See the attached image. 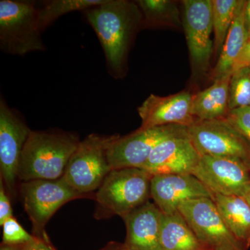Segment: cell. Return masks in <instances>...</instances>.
<instances>
[{
  "label": "cell",
  "instance_id": "obj_1",
  "mask_svg": "<svg viewBox=\"0 0 250 250\" xmlns=\"http://www.w3.org/2000/svg\"><path fill=\"white\" fill-rule=\"evenodd\" d=\"M83 13L103 47L108 73L121 78L126 70L131 41L143 25L139 6L126 0H104Z\"/></svg>",
  "mask_w": 250,
  "mask_h": 250
},
{
  "label": "cell",
  "instance_id": "obj_2",
  "mask_svg": "<svg viewBox=\"0 0 250 250\" xmlns=\"http://www.w3.org/2000/svg\"><path fill=\"white\" fill-rule=\"evenodd\" d=\"M80 142L75 132L31 130L20 161L18 180L24 182L62 178Z\"/></svg>",
  "mask_w": 250,
  "mask_h": 250
},
{
  "label": "cell",
  "instance_id": "obj_3",
  "mask_svg": "<svg viewBox=\"0 0 250 250\" xmlns=\"http://www.w3.org/2000/svg\"><path fill=\"white\" fill-rule=\"evenodd\" d=\"M152 177L138 167L112 170L94 194L95 218L104 220L116 215L124 218L149 202Z\"/></svg>",
  "mask_w": 250,
  "mask_h": 250
},
{
  "label": "cell",
  "instance_id": "obj_4",
  "mask_svg": "<svg viewBox=\"0 0 250 250\" xmlns=\"http://www.w3.org/2000/svg\"><path fill=\"white\" fill-rule=\"evenodd\" d=\"M41 34L36 1H0V49L3 52L24 57L33 52H44L46 46Z\"/></svg>",
  "mask_w": 250,
  "mask_h": 250
},
{
  "label": "cell",
  "instance_id": "obj_5",
  "mask_svg": "<svg viewBox=\"0 0 250 250\" xmlns=\"http://www.w3.org/2000/svg\"><path fill=\"white\" fill-rule=\"evenodd\" d=\"M119 135L90 134L81 141L62 178L73 190L93 197L111 171L107 152Z\"/></svg>",
  "mask_w": 250,
  "mask_h": 250
},
{
  "label": "cell",
  "instance_id": "obj_6",
  "mask_svg": "<svg viewBox=\"0 0 250 250\" xmlns=\"http://www.w3.org/2000/svg\"><path fill=\"white\" fill-rule=\"evenodd\" d=\"M20 192L32 225V234L39 237L47 236L45 226L61 207L72 200L86 197L73 190L62 177L21 182Z\"/></svg>",
  "mask_w": 250,
  "mask_h": 250
},
{
  "label": "cell",
  "instance_id": "obj_7",
  "mask_svg": "<svg viewBox=\"0 0 250 250\" xmlns=\"http://www.w3.org/2000/svg\"><path fill=\"white\" fill-rule=\"evenodd\" d=\"M187 131L201 155L237 161L250 170V143L225 118L197 121Z\"/></svg>",
  "mask_w": 250,
  "mask_h": 250
},
{
  "label": "cell",
  "instance_id": "obj_8",
  "mask_svg": "<svg viewBox=\"0 0 250 250\" xmlns=\"http://www.w3.org/2000/svg\"><path fill=\"white\" fill-rule=\"evenodd\" d=\"M31 129L20 113L0 98V179L10 197L17 194L20 161Z\"/></svg>",
  "mask_w": 250,
  "mask_h": 250
},
{
  "label": "cell",
  "instance_id": "obj_9",
  "mask_svg": "<svg viewBox=\"0 0 250 250\" xmlns=\"http://www.w3.org/2000/svg\"><path fill=\"white\" fill-rule=\"evenodd\" d=\"M178 210L205 249L246 250L230 232L211 197L188 200Z\"/></svg>",
  "mask_w": 250,
  "mask_h": 250
},
{
  "label": "cell",
  "instance_id": "obj_10",
  "mask_svg": "<svg viewBox=\"0 0 250 250\" xmlns=\"http://www.w3.org/2000/svg\"><path fill=\"white\" fill-rule=\"evenodd\" d=\"M187 128L181 125H166L149 129H138L125 136H118L108 147L107 156L111 170L141 167L157 145Z\"/></svg>",
  "mask_w": 250,
  "mask_h": 250
},
{
  "label": "cell",
  "instance_id": "obj_11",
  "mask_svg": "<svg viewBox=\"0 0 250 250\" xmlns=\"http://www.w3.org/2000/svg\"><path fill=\"white\" fill-rule=\"evenodd\" d=\"M192 174L213 193L244 197L250 192V170L237 161L201 155Z\"/></svg>",
  "mask_w": 250,
  "mask_h": 250
},
{
  "label": "cell",
  "instance_id": "obj_12",
  "mask_svg": "<svg viewBox=\"0 0 250 250\" xmlns=\"http://www.w3.org/2000/svg\"><path fill=\"white\" fill-rule=\"evenodd\" d=\"M184 27L194 70L205 73L213 52L212 0H185Z\"/></svg>",
  "mask_w": 250,
  "mask_h": 250
},
{
  "label": "cell",
  "instance_id": "obj_13",
  "mask_svg": "<svg viewBox=\"0 0 250 250\" xmlns=\"http://www.w3.org/2000/svg\"><path fill=\"white\" fill-rule=\"evenodd\" d=\"M201 158L187 127L163 141L141 167L152 174H191Z\"/></svg>",
  "mask_w": 250,
  "mask_h": 250
},
{
  "label": "cell",
  "instance_id": "obj_14",
  "mask_svg": "<svg viewBox=\"0 0 250 250\" xmlns=\"http://www.w3.org/2000/svg\"><path fill=\"white\" fill-rule=\"evenodd\" d=\"M192 107V95L189 92L164 97L151 94L138 108L142 121L139 129L171 125L188 127L197 121Z\"/></svg>",
  "mask_w": 250,
  "mask_h": 250
},
{
  "label": "cell",
  "instance_id": "obj_15",
  "mask_svg": "<svg viewBox=\"0 0 250 250\" xmlns=\"http://www.w3.org/2000/svg\"><path fill=\"white\" fill-rule=\"evenodd\" d=\"M211 196V191L191 174H156L151 181V198L164 214L178 211L179 205L188 200Z\"/></svg>",
  "mask_w": 250,
  "mask_h": 250
},
{
  "label": "cell",
  "instance_id": "obj_16",
  "mask_svg": "<svg viewBox=\"0 0 250 250\" xmlns=\"http://www.w3.org/2000/svg\"><path fill=\"white\" fill-rule=\"evenodd\" d=\"M163 213L154 202H147L123 219L125 244L131 250H162L160 243Z\"/></svg>",
  "mask_w": 250,
  "mask_h": 250
},
{
  "label": "cell",
  "instance_id": "obj_17",
  "mask_svg": "<svg viewBox=\"0 0 250 250\" xmlns=\"http://www.w3.org/2000/svg\"><path fill=\"white\" fill-rule=\"evenodd\" d=\"M211 199L216 205L224 223L237 241L248 250L250 248V206L246 199L212 192Z\"/></svg>",
  "mask_w": 250,
  "mask_h": 250
},
{
  "label": "cell",
  "instance_id": "obj_18",
  "mask_svg": "<svg viewBox=\"0 0 250 250\" xmlns=\"http://www.w3.org/2000/svg\"><path fill=\"white\" fill-rule=\"evenodd\" d=\"M231 74L215 80L213 84L192 95V115L197 121L225 118L229 111Z\"/></svg>",
  "mask_w": 250,
  "mask_h": 250
},
{
  "label": "cell",
  "instance_id": "obj_19",
  "mask_svg": "<svg viewBox=\"0 0 250 250\" xmlns=\"http://www.w3.org/2000/svg\"><path fill=\"white\" fill-rule=\"evenodd\" d=\"M246 4V1L240 0L220 58L212 72L213 81L231 74L235 62L249 40L250 35L245 22Z\"/></svg>",
  "mask_w": 250,
  "mask_h": 250
},
{
  "label": "cell",
  "instance_id": "obj_20",
  "mask_svg": "<svg viewBox=\"0 0 250 250\" xmlns=\"http://www.w3.org/2000/svg\"><path fill=\"white\" fill-rule=\"evenodd\" d=\"M160 243L162 250H205L185 219L178 211L163 213Z\"/></svg>",
  "mask_w": 250,
  "mask_h": 250
},
{
  "label": "cell",
  "instance_id": "obj_21",
  "mask_svg": "<svg viewBox=\"0 0 250 250\" xmlns=\"http://www.w3.org/2000/svg\"><path fill=\"white\" fill-rule=\"evenodd\" d=\"M104 1V0H48L42 1L38 6L39 27L42 32L64 15L73 11L83 12Z\"/></svg>",
  "mask_w": 250,
  "mask_h": 250
},
{
  "label": "cell",
  "instance_id": "obj_22",
  "mask_svg": "<svg viewBox=\"0 0 250 250\" xmlns=\"http://www.w3.org/2000/svg\"><path fill=\"white\" fill-rule=\"evenodd\" d=\"M143 16V25L179 26L178 9L175 3L169 0H139L136 1Z\"/></svg>",
  "mask_w": 250,
  "mask_h": 250
},
{
  "label": "cell",
  "instance_id": "obj_23",
  "mask_svg": "<svg viewBox=\"0 0 250 250\" xmlns=\"http://www.w3.org/2000/svg\"><path fill=\"white\" fill-rule=\"evenodd\" d=\"M240 0H212V23L215 54L221 53Z\"/></svg>",
  "mask_w": 250,
  "mask_h": 250
},
{
  "label": "cell",
  "instance_id": "obj_24",
  "mask_svg": "<svg viewBox=\"0 0 250 250\" xmlns=\"http://www.w3.org/2000/svg\"><path fill=\"white\" fill-rule=\"evenodd\" d=\"M250 106V65L231 73L229 110Z\"/></svg>",
  "mask_w": 250,
  "mask_h": 250
},
{
  "label": "cell",
  "instance_id": "obj_25",
  "mask_svg": "<svg viewBox=\"0 0 250 250\" xmlns=\"http://www.w3.org/2000/svg\"><path fill=\"white\" fill-rule=\"evenodd\" d=\"M3 228L2 243L9 246H22L31 241L34 235L28 233L14 216L1 225Z\"/></svg>",
  "mask_w": 250,
  "mask_h": 250
},
{
  "label": "cell",
  "instance_id": "obj_26",
  "mask_svg": "<svg viewBox=\"0 0 250 250\" xmlns=\"http://www.w3.org/2000/svg\"><path fill=\"white\" fill-rule=\"evenodd\" d=\"M225 118L250 143V106L229 110Z\"/></svg>",
  "mask_w": 250,
  "mask_h": 250
},
{
  "label": "cell",
  "instance_id": "obj_27",
  "mask_svg": "<svg viewBox=\"0 0 250 250\" xmlns=\"http://www.w3.org/2000/svg\"><path fill=\"white\" fill-rule=\"evenodd\" d=\"M11 197L6 191L2 181L0 179V225L14 216L11 205Z\"/></svg>",
  "mask_w": 250,
  "mask_h": 250
},
{
  "label": "cell",
  "instance_id": "obj_28",
  "mask_svg": "<svg viewBox=\"0 0 250 250\" xmlns=\"http://www.w3.org/2000/svg\"><path fill=\"white\" fill-rule=\"evenodd\" d=\"M21 250H57L49 241L48 236H34L31 241L21 246Z\"/></svg>",
  "mask_w": 250,
  "mask_h": 250
},
{
  "label": "cell",
  "instance_id": "obj_29",
  "mask_svg": "<svg viewBox=\"0 0 250 250\" xmlns=\"http://www.w3.org/2000/svg\"><path fill=\"white\" fill-rule=\"evenodd\" d=\"M248 65H250V38L247 42L246 45H245L244 48L242 51L238 59H237L236 62H235L232 72L236 71L238 69L248 66Z\"/></svg>",
  "mask_w": 250,
  "mask_h": 250
},
{
  "label": "cell",
  "instance_id": "obj_30",
  "mask_svg": "<svg viewBox=\"0 0 250 250\" xmlns=\"http://www.w3.org/2000/svg\"><path fill=\"white\" fill-rule=\"evenodd\" d=\"M100 250H131L125 246V243H119L116 241H110L106 243L103 248Z\"/></svg>",
  "mask_w": 250,
  "mask_h": 250
},
{
  "label": "cell",
  "instance_id": "obj_31",
  "mask_svg": "<svg viewBox=\"0 0 250 250\" xmlns=\"http://www.w3.org/2000/svg\"><path fill=\"white\" fill-rule=\"evenodd\" d=\"M245 22H246L247 30L250 38V0L246 1V7H245Z\"/></svg>",
  "mask_w": 250,
  "mask_h": 250
},
{
  "label": "cell",
  "instance_id": "obj_32",
  "mask_svg": "<svg viewBox=\"0 0 250 250\" xmlns=\"http://www.w3.org/2000/svg\"><path fill=\"white\" fill-rule=\"evenodd\" d=\"M0 250H21V246H9L1 243Z\"/></svg>",
  "mask_w": 250,
  "mask_h": 250
},
{
  "label": "cell",
  "instance_id": "obj_33",
  "mask_svg": "<svg viewBox=\"0 0 250 250\" xmlns=\"http://www.w3.org/2000/svg\"><path fill=\"white\" fill-rule=\"evenodd\" d=\"M244 198L246 199V201L248 202V203L249 204L250 206V192L249 193L247 194L246 196L244 197Z\"/></svg>",
  "mask_w": 250,
  "mask_h": 250
},
{
  "label": "cell",
  "instance_id": "obj_34",
  "mask_svg": "<svg viewBox=\"0 0 250 250\" xmlns=\"http://www.w3.org/2000/svg\"><path fill=\"white\" fill-rule=\"evenodd\" d=\"M205 250H213V249H205Z\"/></svg>",
  "mask_w": 250,
  "mask_h": 250
}]
</instances>
